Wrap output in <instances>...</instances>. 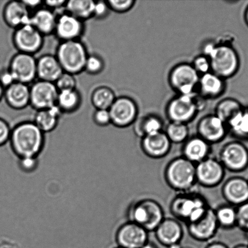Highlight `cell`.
I'll return each instance as SVG.
<instances>
[{"label":"cell","mask_w":248,"mask_h":248,"mask_svg":"<svg viewBox=\"0 0 248 248\" xmlns=\"http://www.w3.org/2000/svg\"><path fill=\"white\" fill-rule=\"evenodd\" d=\"M104 67L103 60L98 55H91L87 58L84 66V71L91 75L99 74Z\"/></svg>","instance_id":"8d00e7d4"},{"label":"cell","mask_w":248,"mask_h":248,"mask_svg":"<svg viewBox=\"0 0 248 248\" xmlns=\"http://www.w3.org/2000/svg\"><path fill=\"white\" fill-rule=\"evenodd\" d=\"M200 77L191 64L182 62L170 71L168 81L177 94L190 95L198 92Z\"/></svg>","instance_id":"52a82bcc"},{"label":"cell","mask_w":248,"mask_h":248,"mask_svg":"<svg viewBox=\"0 0 248 248\" xmlns=\"http://www.w3.org/2000/svg\"><path fill=\"white\" fill-rule=\"evenodd\" d=\"M81 101V96L76 89L60 91L58 92L57 106L62 113H72L79 108Z\"/></svg>","instance_id":"1f68e13d"},{"label":"cell","mask_w":248,"mask_h":248,"mask_svg":"<svg viewBox=\"0 0 248 248\" xmlns=\"http://www.w3.org/2000/svg\"><path fill=\"white\" fill-rule=\"evenodd\" d=\"M228 133L238 140L248 139V108H244L227 124Z\"/></svg>","instance_id":"4dcf8cb0"},{"label":"cell","mask_w":248,"mask_h":248,"mask_svg":"<svg viewBox=\"0 0 248 248\" xmlns=\"http://www.w3.org/2000/svg\"><path fill=\"white\" fill-rule=\"evenodd\" d=\"M211 152L212 145L196 135L189 137L183 143L182 156L196 165L211 157Z\"/></svg>","instance_id":"7402d4cb"},{"label":"cell","mask_w":248,"mask_h":248,"mask_svg":"<svg viewBox=\"0 0 248 248\" xmlns=\"http://www.w3.org/2000/svg\"><path fill=\"white\" fill-rule=\"evenodd\" d=\"M45 134L33 121H24L12 128L9 143L19 157H37L45 145Z\"/></svg>","instance_id":"6da1fadb"},{"label":"cell","mask_w":248,"mask_h":248,"mask_svg":"<svg viewBox=\"0 0 248 248\" xmlns=\"http://www.w3.org/2000/svg\"><path fill=\"white\" fill-rule=\"evenodd\" d=\"M133 130L141 138L145 136L160 132L164 130V122L157 115H148L137 118L133 123Z\"/></svg>","instance_id":"f1b7e54d"},{"label":"cell","mask_w":248,"mask_h":248,"mask_svg":"<svg viewBox=\"0 0 248 248\" xmlns=\"http://www.w3.org/2000/svg\"><path fill=\"white\" fill-rule=\"evenodd\" d=\"M237 226L248 233V202L237 206Z\"/></svg>","instance_id":"60d3db41"},{"label":"cell","mask_w":248,"mask_h":248,"mask_svg":"<svg viewBox=\"0 0 248 248\" xmlns=\"http://www.w3.org/2000/svg\"><path fill=\"white\" fill-rule=\"evenodd\" d=\"M196 93L190 95L177 94L169 101L166 108L169 122L188 124L194 120L199 112L194 99Z\"/></svg>","instance_id":"ba28073f"},{"label":"cell","mask_w":248,"mask_h":248,"mask_svg":"<svg viewBox=\"0 0 248 248\" xmlns=\"http://www.w3.org/2000/svg\"><path fill=\"white\" fill-rule=\"evenodd\" d=\"M222 194L228 204L239 206L248 202V181L241 177L228 179L222 187Z\"/></svg>","instance_id":"ffe728a7"},{"label":"cell","mask_w":248,"mask_h":248,"mask_svg":"<svg viewBox=\"0 0 248 248\" xmlns=\"http://www.w3.org/2000/svg\"><path fill=\"white\" fill-rule=\"evenodd\" d=\"M234 248H248V246L245 245H239L234 247Z\"/></svg>","instance_id":"11a10c76"},{"label":"cell","mask_w":248,"mask_h":248,"mask_svg":"<svg viewBox=\"0 0 248 248\" xmlns=\"http://www.w3.org/2000/svg\"><path fill=\"white\" fill-rule=\"evenodd\" d=\"M183 247L182 246L181 243L180 244H175L170 245V246L167 247V248H182Z\"/></svg>","instance_id":"816d5d0a"},{"label":"cell","mask_w":248,"mask_h":248,"mask_svg":"<svg viewBox=\"0 0 248 248\" xmlns=\"http://www.w3.org/2000/svg\"><path fill=\"white\" fill-rule=\"evenodd\" d=\"M67 1L65 0H53V1H43V4L47 7V8L52 10L53 12L60 9H65L66 4Z\"/></svg>","instance_id":"bcb514c9"},{"label":"cell","mask_w":248,"mask_h":248,"mask_svg":"<svg viewBox=\"0 0 248 248\" xmlns=\"http://www.w3.org/2000/svg\"><path fill=\"white\" fill-rule=\"evenodd\" d=\"M207 57L210 61L211 72L223 79L234 76L239 69V55L228 44H215Z\"/></svg>","instance_id":"5b68a950"},{"label":"cell","mask_w":248,"mask_h":248,"mask_svg":"<svg viewBox=\"0 0 248 248\" xmlns=\"http://www.w3.org/2000/svg\"><path fill=\"white\" fill-rule=\"evenodd\" d=\"M106 2L111 11L117 13H125L130 11L135 3L134 0H109Z\"/></svg>","instance_id":"f35d334b"},{"label":"cell","mask_w":248,"mask_h":248,"mask_svg":"<svg viewBox=\"0 0 248 248\" xmlns=\"http://www.w3.org/2000/svg\"><path fill=\"white\" fill-rule=\"evenodd\" d=\"M116 99L113 90L106 86L97 87L91 96L92 104L97 110H109Z\"/></svg>","instance_id":"e575fe53"},{"label":"cell","mask_w":248,"mask_h":248,"mask_svg":"<svg viewBox=\"0 0 248 248\" xmlns=\"http://www.w3.org/2000/svg\"><path fill=\"white\" fill-rule=\"evenodd\" d=\"M210 206L200 193L193 191L179 193L170 203L172 215L186 225L202 217Z\"/></svg>","instance_id":"7a4b0ae2"},{"label":"cell","mask_w":248,"mask_h":248,"mask_svg":"<svg viewBox=\"0 0 248 248\" xmlns=\"http://www.w3.org/2000/svg\"><path fill=\"white\" fill-rule=\"evenodd\" d=\"M31 15L22 1H9L3 11L5 22L11 28L16 29L29 24Z\"/></svg>","instance_id":"d4e9b609"},{"label":"cell","mask_w":248,"mask_h":248,"mask_svg":"<svg viewBox=\"0 0 248 248\" xmlns=\"http://www.w3.org/2000/svg\"><path fill=\"white\" fill-rule=\"evenodd\" d=\"M220 228L231 230L237 226V208L235 206L224 204L215 209Z\"/></svg>","instance_id":"836d02e7"},{"label":"cell","mask_w":248,"mask_h":248,"mask_svg":"<svg viewBox=\"0 0 248 248\" xmlns=\"http://www.w3.org/2000/svg\"><path fill=\"white\" fill-rule=\"evenodd\" d=\"M57 15L52 10L39 8L31 15L29 24L40 31L43 36L54 33Z\"/></svg>","instance_id":"4316f807"},{"label":"cell","mask_w":248,"mask_h":248,"mask_svg":"<svg viewBox=\"0 0 248 248\" xmlns=\"http://www.w3.org/2000/svg\"><path fill=\"white\" fill-rule=\"evenodd\" d=\"M116 248H121V247H116Z\"/></svg>","instance_id":"6f0895ef"},{"label":"cell","mask_w":248,"mask_h":248,"mask_svg":"<svg viewBox=\"0 0 248 248\" xmlns=\"http://www.w3.org/2000/svg\"><path fill=\"white\" fill-rule=\"evenodd\" d=\"M23 3L27 7L29 11L31 9H36L37 10L38 7L43 3V1H39V0H35V1H26V0H23Z\"/></svg>","instance_id":"c3c4849f"},{"label":"cell","mask_w":248,"mask_h":248,"mask_svg":"<svg viewBox=\"0 0 248 248\" xmlns=\"http://www.w3.org/2000/svg\"><path fill=\"white\" fill-rule=\"evenodd\" d=\"M4 88L2 86L1 84L0 83V100L2 98V97L4 96Z\"/></svg>","instance_id":"f5cc1de1"},{"label":"cell","mask_w":248,"mask_h":248,"mask_svg":"<svg viewBox=\"0 0 248 248\" xmlns=\"http://www.w3.org/2000/svg\"><path fill=\"white\" fill-rule=\"evenodd\" d=\"M189 235L197 241H210L217 234L219 225L216 218L215 210L211 206L202 217L186 225Z\"/></svg>","instance_id":"5bb4252c"},{"label":"cell","mask_w":248,"mask_h":248,"mask_svg":"<svg viewBox=\"0 0 248 248\" xmlns=\"http://www.w3.org/2000/svg\"><path fill=\"white\" fill-rule=\"evenodd\" d=\"M130 222L142 226L147 232H154L165 218L162 206L152 199H144L132 204L128 209Z\"/></svg>","instance_id":"277c9868"},{"label":"cell","mask_w":248,"mask_h":248,"mask_svg":"<svg viewBox=\"0 0 248 248\" xmlns=\"http://www.w3.org/2000/svg\"><path fill=\"white\" fill-rule=\"evenodd\" d=\"M83 21L63 12L57 16L54 33L62 41L79 40L83 33Z\"/></svg>","instance_id":"d6986e66"},{"label":"cell","mask_w":248,"mask_h":248,"mask_svg":"<svg viewBox=\"0 0 248 248\" xmlns=\"http://www.w3.org/2000/svg\"><path fill=\"white\" fill-rule=\"evenodd\" d=\"M225 80L212 72L200 77L198 92L207 100L218 98L225 93Z\"/></svg>","instance_id":"603a6c76"},{"label":"cell","mask_w":248,"mask_h":248,"mask_svg":"<svg viewBox=\"0 0 248 248\" xmlns=\"http://www.w3.org/2000/svg\"><path fill=\"white\" fill-rule=\"evenodd\" d=\"M96 1L92 0L67 1L65 12L83 21L93 18Z\"/></svg>","instance_id":"f546056e"},{"label":"cell","mask_w":248,"mask_h":248,"mask_svg":"<svg viewBox=\"0 0 248 248\" xmlns=\"http://www.w3.org/2000/svg\"><path fill=\"white\" fill-rule=\"evenodd\" d=\"M245 21H246L248 25V7H247L246 12H245Z\"/></svg>","instance_id":"db71d44e"},{"label":"cell","mask_w":248,"mask_h":248,"mask_svg":"<svg viewBox=\"0 0 248 248\" xmlns=\"http://www.w3.org/2000/svg\"><path fill=\"white\" fill-rule=\"evenodd\" d=\"M206 248H229L223 243L220 242H215L211 243Z\"/></svg>","instance_id":"681fc988"},{"label":"cell","mask_w":248,"mask_h":248,"mask_svg":"<svg viewBox=\"0 0 248 248\" xmlns=\"http://www.w3.org/2000/svg\"><path fill=\"white\" fill-rule=\"evenodd\" d=\"M149 233L142 226L127 221L116 231V245L123 248H141L149 242Z\"/></svg>","instance_id":"7c38bea8"},{"label":"cell","mask_w":248,"mask_h":248,"mask_svg":"<svg viewBox=\"0 0 248 248\" xmlns=\"http://www.w3.org/2000/svg\"><path fill=\"white\" fill-rule=\"evenodd\" d=\"M172 143L164 131L141 138V148L148 157L154 159L166 157L171 152Z\"/></svg>","instance_id":"ac0fdd59"},{"label":"cell","mask_w":248,"mask_h":248,"mask_svg":"<svg viewBox=\"0 0 248 248\" xmlns=\"http://www.w3.org/2000/svg\"><path fill=\"white\" fill-rule=\"evenodd\" d=\"M191 64L200 76L211 72L210 59L203 54L194 58Z\"/></svg>","instance_id":"ab89813d"},{"label":"cell","mask_w":248,"mask_h":248,"mask_svg":"<svg viewBox=\"0 0 248 248\" xmlns=\"http://www.w3.org/2000/svg\"><path fill=\"white\" fill-rule=\"evenodd\" d=\"M197 133L206 142L213 145L224 140L228 135L227 124L215 114L204 116L197 124Z\"/></svg>","instance_id":"e0dca14e"},{"label":"cell","mask_w":248,"mask_h":248,"mask_svg":"<svg viewBox=\"0 0 248 248\" xmlns=\"http://www.w3.org/2000/svg\"><path fill=\"white\" fill-rule=\"evenodd\" d=\"M44 36L30 24L16 29L13 35L15 47L19 52L34 55L42 47Z\"/></svg>","instance_id":"4fadbf2b"},{"label":"cell","mask_w":248,"mask_h":248,"mask_svg":"<svg viewBox=\"0 0 248 248\" xmlns=\"http://www.w3.org/2000/svg\"><path fill=\"white\" fill-rule=\"evenodd\" d=\"M197 183L205 188H215L223 183L226 170L220 160L208 157L196 165Z\"/></svg>","instance_id":"8fae6325"},{"label":"cell","mask_w":248,"mask_h":248,"mask_svg":"<svg viewBox=\"0 0 248 248\" xmlns=\"http://www.w3.org/2000/svg\"><path fill=\"white\" fill-rule=\"evenodd\" d=\"M141 248H158L156 245H155L154 244H153V243L151 242H148L147 244L145 245L144 246H143Z\"/></svg>","instance_id":"f907efd6"},{"label":"cell","mask_w":248,"mask_h":248,"mask_svg":"<svg viewBox=\"0 0 248 248\" xmlns=\"http://www.w3.org/2000/svg\"><path fill=\"white\" fill-rule=\"evenodd\" d=\"M167 186L179 193L192 191L197 183L196 164L183 156L172 159L164 171Z\"/></svg>","instance_id":"3957f363"},{"label":"cell","mask_w":248,"mask_h":248,"mask_svg":"<svg viewBox=\"0 0 248 248\" xmlns=\"http://www.w3.org/2000/svg\"><path fill=\"white\" fill-rule=\"evenodd\" d=\"M11 131L9 124L0 118V147L9 142Z\"/></svg>","instance_id":"f6af8a7d"},{"label":"cell","mask_w":248,"mask_h":248,"mask_svg":"<svg viewBox=\"0 0 248 248\" xmlns=\"http://www.w3.org/2000/svg\"><path fill=\"white\" fill-rule=\"evenodd\" d=\"M241 103L237 99L228 98L219 101L215 107V115L219 118L226 124L231 119L244 108Z\"/></svg>","instance_id":"d6a6232c"},{"label":"cell","mask_w":248,"mask_h":248,"mask_svg":"<svg viewBox=\"0 0 248 248\" xmlns=\"http://www.w3.org/2000/svg\"><path fill=\"white\" fill-rule=\"evenodd\" d=\"M89 54L83 43L79 40L62 41L55 57L64 72L77 75L84 71Z\"/></svg>","instance_id":"8992f818"},{"label":"cell","mask_w":248,"mask_h":248,"mask_svg":"<svg viewBox=\"0 0 248 248\" xmlns=\"http://www.w3.org/2000/svg\"><path fill=\"white\" fill-rule=\"evenodd\" d=\"M218 159L226 170L232 172H241L248 166V150L239 141H231L225 143L221 148Z\"/></svg>","instance_id":"30bf717a"},{"label":"cell","mask_w":248,"mask_h":248,"mask_svg":"<svg viewBox=\"0 0 248 248\" xmlns=\"http://www.w3.org/2000/svg\"><path fill=\"white\" fill-rule=\"evenodd\" d=\"M164 131L172 143H183L189 138L188 124L169 122Z\"/></svg>","instance_id":"d590c367"},{"label":"cell","mask_w":248,"mask_h":248,"mask_svg":"<svg viewBox=\"0 0 248 248\" xmlns=\"http://www.w3.org/2000/svg\"><path fill=\"white\" fill-rule=\"evenodd\" d=\"M61 113L57 106L37 110L33 121L42 132L50 133L57 129Z\"/></svg>","instance_id":"83f0119b"},{"label":"cell","mask_w":248,"mask_h":248,"mask_svg":"<svg viewBox=\"0 0 248 248\" xmlns=\"http://www.w3.org/2000/svg\"><path fill=\"white\" fill-rule=\"evenodd\" d=\"M38 157H23L18 158V166L21 171L31 172L36 169L38 165Z\"/></svg>","instance_id":"b9f144b4"},{"label":"cell","mask_w":248,"mask_h":248,"mask_svg":"<svg viewBox=\"0 0 248 248\" xmlns=\"http://www.w3.org/2000/svg\"><path fill=\"white\" fill-rule=\"evenodd\" d=\"M4 96L9 106L16 110L30 105V87L28 84L15 82L5 89Z\"/></svg>","instance_id":"484cf974"},{"label":"cell","mask_w":248,"mask_h":248,"mask_svg":"<svg viewBox=\"0 0 248 248\" xmlns=\"http://www.w3.org/2000/svg\"><path fill=\"white\" fill-rule=\"evenodd\" d=\"M55 84L59 92L76 89V80L74 75L69 73L63 72Z\"/></svg>","instance_id":"74e56055"},{"label":"cell","mask_w":248,"mask_h":248,"mask_svg":"<svg viewBox=\"0 0 248 248\" xmlns=\"http://www.w3.org/2000/svg\"><path fill=\"white\" fill-rule=\"evenodd\" d=\"M58 92L55 83L39 80L30 87V105L36 110L53 108L57 106Z\"/></svg>","instance_id":"9a60e30c"},{"label":"cell","mask_w":248,"mask_h":248,"mask_svg":"<svg viewBox=\"0 0 248 248\" xmlns=\"http://www.w3.org/2000/svg\"><path fill=\"white\" fill-rule=\"evenodd\" d=\"M154 232L158 242L166 248L172 244H180L184 236L181 222L171 217H165Z\"/></svg>","instance_id":"44dd1931"},{"label":"cell","mask_w":248,"mask_h":248,"mask_svg":"<svg viewBox=\"0 0 248 248\" xmlns=\"http://www.w3.org/2000/svg\"><path fill=\"white\" fill-rule=\"evenodd\" d=\"M110 11L106 1H96L93 18L99 19L106 18Z\"/></svg>","instance_id":"ee69618b"},{"label":"cell","mask_w":248,"mask_h":248,"mask_svg":"<svg viewBox=\"0 0 248 248\" xmlns=\"http://www.w3.org/2000/svg\"><path fill=\"white\" fill-rule=\"evenodd\" d=\"M95 124L99 127H106L111 124V116L109 110H97L94 114Z\"/></svg>","instance_id":"7bdbcfd3"},{"label":"cell","mask_w":248,"mask_h":248,"mask_svg":"<svg viewBox=\"0 0 248 248\" xmlns=\"http://www.w3.org/2000/svg\"><path fill=\"white\" fill-rule=\"evenodd\" d=\"M63 72L55 56L45 55L36 60V77L41 81L55 83Z\"/></svg>","instance_id":"cb8c5ba5"},{"label":"cell","mask_w":248,"mask_h":248,"mask_svg":"<svg viewBox=\"0 0 248 248\" xmlns=\"http://www.w3.org/2000/svg\"><path fill=\"white\" fill-rule=\"evenodd\" d=\"M16 81H15L14 78L9 70L0 74V83L3 86L4 88L6 89V87L13 84Z\"/></svg>","instance_id":"7dc6e473"},{"label":"cell","mask_w":248,"mask_h":248,"mask_svg":"<svg viewBox=\"0 0 248 248\" xmlns=\"http://www.w3.org/2000/svg\"><path fill=\"white\" fill-rule=\"evenodd\" d=\"M182 248H191L190 247H183Z\"/></svg>","instance_id":"9f6ffc18"},{"label":"cell","mask_w":248,"mask_h":248,"mask_svg":"<svg viewBox=\"0 0 248 248\" xmlns=\"http://www.w3.org/2000/svg\"><path fill=\"white\" fill-rule=\"evenodd\" d=\"M109 111L112 125L118 128H125L133 125L138 118L137 104L128 96L116 98Z\"/></svg>","instance_id":"9c48e42d"},{"label":"cell","mask_w":248,"mask_h":248,"mask_svg":"<svg viewBox=\"0 0 248 248\" xmlns=\"http://www.w3.org/2000/svg\"><path fill=\"white\" fill-rule=\"evenodd\" d=\"M8 70L15 81L28 85L36 78V60L33 55L18 52L12 58Z\"/></svg>","instance_id":"2e32d148"}]
</instances>
